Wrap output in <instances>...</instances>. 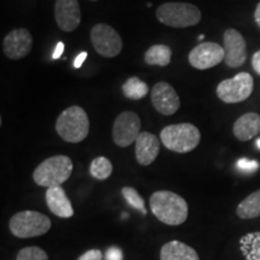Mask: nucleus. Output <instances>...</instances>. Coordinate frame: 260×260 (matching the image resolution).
Segmentation results:
<instances>
[{
	"label": "nucleus",
	"instance_id": "nucleus-29",
	"mask_svg": "<svg viewBox=\"0 0 260 260\" xmlns=\"http://www.w3.org/2000/svg\"><path fill=\"white\" fill-rule=\"evenodd\" d=\"M252 67L258 75H260V50L256 51L252 57Z\"/></svg>",
	"mask_w": 260,
	"mask_h": 260
},
{
	"label": "nucleus",
	"instance_id": "nucleus-16",
	"mask_svg": "<svg viewBox=\"0 0 260 260\" xmlns=\"http://www.w3.org/2000/svg\"><path fill=\"white\" fill-rule=\"evenodd\" d=\"M46 204L51 212L59 218H71L74 216L73 205L61 186L47 188Z\"/></svg>",
	"mask_w": 260,
	"mask_h": 260
},
{
	"label": "nucleus",
	"instance_id": "nucleus-24",
	"mask_svg": "<svg viewBox=\"0 0 260 260\" xmlns=\"http://www.w3.org/2000/svg\"><path fill=\"white\" fill-rule=\"evenodd\" d=\"M122 195L124 198L126 203L133 209H135L136 211H140L144 214L147 213V210H146L145 206V200L142 199V197L138 193V190L134 189L132 187H123L122 188Z\"/></svg>",
	"mask_w": 260,
	"mask_h": 260
},
{
	"label": "nucleus",
	"instance_id": "nucleus-20",
	"mask_svg": "<svg viewBox=\"0 0 260 260\" xmlns=\"http://www.w3.org/2000/svg\"><path fill=\"white\" fill-rule=\"evenodd\" d=\"M240 251L246 260H260V232L243 235L240 239Z\"/></svg>",
	"mask_w": 260,
	"mask_h": 260
},
{
	"label": "nucleus",
	"instance_id": "nucleus-27",
	"mask_svg": "<svg viewBox=\"0 0 260 260\" xmlns=\"http://www.w3.org/2000/svg\"><path fill=\"white\" fill-rule=\"evenodd\" d=\"M105 260H123V253L118 247H110L105 253Z\"/></svg>",
	"mask_w": 260,
	"mask_h": 260
},
{
	"label": "nucleus",
	"instance_id": "nucleus-4",
	"mask_svg": "<svg viewBox=\"0 0 260 260\" xmlns=\"http://www.w3.org/2000/svg\"><path fill=\"white\" fill-rule=\"evenodd\" d=\"M200 130L191 123H180L165 126L160 133L161 144L169 151L188 153L200 144Z\"/></svg>",
	"mask_w": 260,
	"mask_h": 260
},
{
	"label": "nucleus",
	"instance_id": "nucleus-1",
	"mask_svg": "<svg viewBox=\"0 0 260 260\" xmlns=\"http://www.w3.org/2000/svg\"><path fill=\"white\" fill-rule=\"evenodd\" d=\"M149 207L155 218L168 225H181L188 218L187 201L174 191H154L149 198Z\"/></svg>",
	"mask_w": 260,
	"mask_h": 260
},
{
	"label": "nucleus",
	"instance_id": "nucleus-3",
	"mask_svg": "<svg viewBox=\"0 0 260 260\" xmlns=\"http://www.w3.org/2000/svg\"><path fill=\"white\" fill-rule=\"evenodd\" d=\"M58 135L70 144H79L88 136L89 119L87 112L80 106H70L64 110L56 122Z\"/></svg>",
	"mask_w": 260,
	"mask_h": 260
},
{
	"label": "nucleus",
	"instance_id": "nucleus-21",
	"mask_svg": "<svg viewBox=\"0 0 260 260\" xmlns=\"http://www.w3.org/2000/svg\"><path fill=\"white\" fill-rule=\"evenodd\" d=\"M171 48L167 45H153L146 51L145 61L148 65L167 67L171 61Z\"/></svg>",
	"mask_w": 260,
	"mask_h": 260
},
{
	"label": "nucleus",
	"instance_id": "nucleus-5",
	"mask_svg": "<svg viewBox=\"0 0 260 260\" xmlns=\"http://www.w3.org/2000/svg\"><path fill=\"white\" fill-rule=\"evenodd\" d=\"M160 23L172 28H187L201 21V11L198 6L188 3H165L155 11Z\"/></svg>",
	"mask_w": 260,
	"mask_h": 260
},
{
	"label": "nucleus",
	"instance_id": "nucleus-32",
	"mask_svg": "<svg viewBox=\"0 0 260 260\" xmlns=\"http://www.w3.org/2000/svg\"><path fill=\"white\" fill-rule=\"evenodd\" d=\"M254 19H255V23L258 27L260 28V3L256 5V9L254 11Z\"/></svg>",
	"mask_w": 260,
	"mask_h": 260
},
{
	"label": "nucleus",
	"instance_id": "nucleus-11",
	"mask_svg": "<svg viewBox=\"0 0 260 260\" xmlns=\"http://www.w3.org/2000/svg\"><path fill=\"white\" fill-rule=\"evenodd\" d=\"M224 51H225V64L229 68H240L246 63L247 46L243 35L236 29L230 28L223 35Z\"/></svg>",
	"mask_w": 260,
	"mask_h": 260
},
{
	"label": "nucleus",
	"instance_id": "nucleus-13",
	"mask_svg": "<svg viewBox=\"0 0 260 260\" xmlns=\"http://www.w3.org/2000/svg\"><path fill=\"white\" fill-rule=\"evenodd\" d=\"M32 47L31 34L27 29L18 28L10 31L3 42L5 56L12 60H18L28 56Z\"/></svg>",
	"mask_w": 260,
	"mask_h": 260
},
{
	"label": "nucleus",
	"instance_id": "nucleus-23",
	"mask_svg": "<svg viewBox=\"0 0 260 260\" xmlns=\"http://www.w3.org/2000/svg\"><path fill=\"white\" fill-rule=\"evenodd\" d=\"M112 162L105 157H98L93 159L89 165V174L95 180H107L112 174Z\"/></svg>",
	"mask_w": 260,
	"mask_h": 260
},
{
	"label": "nucleus",
	"instance_id": "nucleus-17",
	"mask_svg": "<svg viewBox=\"0 0 260 260\" xmlns=\"http://www.w3.org/2000/svg\"><path fill=\"white\" fill-rule=\"evenodd\" d=\"M233 133L240 141H249L260 133V115L248 112L242 115L234 123Z\"/></svg>",
	"mask_w": 260,
	"mask_h": 260
},
{
	"label": "nucleus",
	"instance_id": "nucleus-12",
	"mask_svg": "<svg viewBox=\"0 0 260 260\" xmlns=\"http://www.w3.org/2000/svg\"><path fill=\"white\" fill-rule=\"evenodd\" d=\"M154 109L164 116H171L178 111L181 100L174 87L168 82H158L151 90Z\"/></svg>",
	"mask_w": 260,
	"mask_h": 260
},
{
	"label": "nucleus",
	"instance_id": "nucleus-34",
	"mask_svg": "<svg viewBox=\"0 0 260 260\" xmlns=\"http://www.w3.org/2000/svg\"><path fill=\"white\" fill-rule=\"evenodd\" d=\"M199 40L201 41V40H204V35H200V37H199Z\"/></svg>",
	"mask_w": 260,
	"mask_h": 260
},
{
	"label": "nucleus",
	"instance_id": "nucleus-14",
	"mask_svg": "<svg viewBox=\"0 0 260 260\" xmlns=\"http://www.w3.org/2000/svg\"><path fill=\"white\" fill-rule=\"evenodd\" d=\"M54 16L58 27L65 32L76 30L81 23V9L77 0H57Z\"/></svg>",
	"mask_w": 260,
	"mask_h": 260
},
{
	"label": "nucleus",
	"instance_id": "nucleus-9",
	"mask_svg": "<svg viewBox=\"0 0 260 260\" xmlns=\"http://www.w3.org/2000/svg\"><path fill=\"white\" fill-rule=\"evenodd\" d=\"M140 117L133 111H124L116 118L112 128V138L118 147H128L136 142L141 134Z\"/></svg>",
	"mask_w": 260,
	"mask_h": 260
},
{
	"label": "nucleus",
	"instance_id": "nucleus-7",
	"mask_svg": "<svg viewBox=\"0 0 260 260\" xmlns=\"http://www.w3.org/2000/svg\"><path fill=\"white\" fill-rule=\"evenodd\" d=\"M254 88V80L248 73H240L233 79L224 80L217 86V96L225 104L242 103L248 99Z\"/></svg>",
	"mask_w": 260,
	"mask_h": 260
},
{
	"label": "nucleus",
	"instance_id": "nucleus-18",
	"mask_svg": "<svg viewBox=\"0 0 260 260\" xmlns=\"http://www.w3.org/2000/svg\"><path fill=\"white\" fill-rule=\"evenodd\" d=\"M160 260H200L197 251L184 242L170 241L160 249Z\"/></svg>",
	"mask_w": 260,
	"mask_h": 260
},
{
	"label": "nucleus",
	"instance_id": "nucleus-33",
	"mask_svg": "<svg viewBox=\"0 0 260 260\" xmlns=\"http://www.w3.org/2000/svg\"><path fill=\"white\" fill-rule=\"evenodd\" d=\"M256 147H258L259 149H260V139H258V140H256Z\"/></svg>",
	"mask_w": 260,
	"mask_h": 260
},
{
	"label": "nucleus",
	"instance_id": "nucleus-10",
	"mask_svg": "<svg viewBox=\"0 0 260 260\" xmlns=\"http://www.w3.org/2000/svg\"><path fill=\"white\" fill-rule=\"evenodd\" d=\"M225 59L224 47L216 42H201L190 51L188 60L198 70H207L216 67Z\"/></svg>",
	"mask_w": 260,
	"mask_h": 260
},
{
	"label": "nucleus",
	"instance_id": "nucleus-28",
	"mask_svg": "<svg viewBox=\"0 0 260 260\" xmlns=\"http://www.w3.org/2000/svg\"><path fill=\"white\" fill-rule=\"evenodd\" d=\"M77 260H103V253L100 249H89Z\"/></svg>",
	"mask_w": 260,
	"mask_h": 260
},
{
	"label": "nucleus",
	"instance_id": "nucleus-19",
	"mask_svg": "<svg viewBox=\"0 0 260 260\" xmlns=\"http://www.w3.org/2000/svg\"><path fill=\"white\" fill-rule=\"evenodd\" d=\"M236 214L241 219H253L260 216V189L249 194L239 204Z\"/></svg>",
	"mask_w": 260,
	"mask_h": 260
},
{
	"label": "nucleus",
	"instance_id": "nucleus-15",
	"mask_svg": "<svg viewBox=\"0 0 260 260\" xmlns=\"http://www.w3.org/2000/svg\"><path fill=\"white\" fill-rule=\"evenodd\" d=\"M159 151H160V144L154 134L142 132L139 135L135 142V155L136 160L140 165H151L157 159Z\"/></svg>",
	"mask_w": 260,
	"mask_h": 260
},
{
	"label": "nucleus",
	"instance_id": "nucleus-25",
	"mask_svg": "<svg viewBox=\"0 0 260 260\" xmlns=\"http://www.w3.org/2000/svg\"><path fill=\"white\" fill-rule=\"evenodd\" d=\"M16 260H48V255L40 247L30 246L22 248L17 253Z\"/></svg>",
	"mask_w": 260,
	"mask_h": 260
},
{
	"label": "nucleus",
	"instance_id": "nucleus-22",
	"mask_svg": "<svg viewBox=\"0 0 260 260\" xmlns=\"http://www.w3.org/2000/svg\"><path fill=\"white\" fill-rule=\"evenodd\" d=\"M123 94L125 98L130 100H140L145 98L148 94V86L147 83L140 80L139 77H130L125 81V83L122 86Z\"/></svg>",
	"mask_w": 260,
	"mask_h": 260
},
{
	"label": "nucleus",
	"instance_id": "nucleus-8",
	"mask_svg": "<svg viewBox=\"0 0 260 260\" xmlns=\"http://www.w3.org/2000/svg\"><path fill=\"white\" fill-rule=\"evenodd\" d=\"M90 41L94 50L105 58L117 57L123 48L121 35L111 25L105 23L94 25L90 30Z\"/></svg>",
	"mask_w": 260,
	"mask_h": 260
},
{
	"label": "nucleus",
	"instance_id": "nucleus-35",
	"mask_svg": "<svg viewBox=\"0 0 260 260\" xmlns=\"http://www.w3.org/2000/svg\"><path fill=\"white\" fill-rule=\"evenodd\" d=\"M93 2H95V0H93Z\"/></svg>",
	"mask_w": 260,
	"mask_h": 260
},
{
	"label": "nucleus",
	"instance_id": "nucleus-31",
	"mask_svg": "<svg viewBox=\"0 0 260 260\" xmlns=\"http://www.w3.org/2000/svg\"><path fill=\"white\" fill-rule=\"evenodd\" d=\"M63 52H64V44L63 42H58L56 50H54L53 54H52V58H53V59H58V58H60L61 54H63Z\"/></svg>",
	"mask_w": 260,
	"mask_h": 260
},
{
	"label": "nucleus",
	"instance_id": "nucleus-2",
	"mask_svg": "<svg viewBox=\"0 0 260 260\" xmlns=\"http://www.w3.org/2000/svg\"><path fill=\"white\" fill-rule=\"evenodd\" d=\"M73 169V160L68 155H53L35 169L32 180L40 187H58L69 180Z\"/></svg>",
	"mask_w": 260,
	"mask_h": 260
},
{
	"label": "nucleus",
	"instance_id": "nucleus-6",
	"mask_svg": "<svg viewBox=\"0 0 260 260\" xmlns=\"http://www.w3.org/2000/svg\"><path fill=\"white\" fill-rule=\"evenodd\" d=\"M51 219L37 211H21L11 217L9 222L10 232L19 239L41 236L51 229Z\"/></svg>",
	"mask_w": 260,
	"mask_h": 260
},
{
	"label": "nucleus",
	"instance_id": "nucleus-26",
	"mask_svg": "<svg viewBox=\"0 0 260 260\" xmlns=\"http://www.w3.org/2000/svg\"><path fill=\"white\" fill-rule=\"evenodd\" d=\"M236 168L239 169L240 171H243V172H253L258 170L259 162L256 160H251V159L241 158L240 160H237Z\"/></svg>",
	"mask_w": 260,
	"mask_h": 260
},
{
	"label": "nucleus",
	"instance_id": "nucleus-30",
	"mask_svg": "<svg viewBox=\"0 0 260 260\" xmlns=\"http://www.w3.org/2000/svg\"><path fill=\"white\" fill-rule=\"evenodd\" d=\"M86 58H87V52H82V53H80L79 56L75 58L74 67L76 68V69H80V68L82 67V64L84 63V60H86Z\"/></svg>",
	"mask_w": 260,
	"mask_h": 260
}]
</instances>
